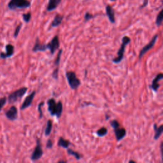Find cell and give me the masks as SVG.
I'll use <instances>...</instances> for the list:
<instances>
[{
	"instance_id": "obj_26",
	"label": "cell",
	"mask_w": 163,
	"mask_h": 163,
	"mask_svg": "<svg viewBox=\"0 0 163 163\" xmlns=\"http://www.w3.org/2000/svg\"><path fill=\"white\" fill-rule=\"evenodd\" d=\"M94 17V15H93L92 14H90V13H89V12H86V14H85L84 15V22H86L89 21H90V19H92Z\"/></svg>"
},
{
	"instance_id": "obj_37",
	"label": "cell",
	"mask_w": 163,
	"mask_h": 163,
	"mask_svg": "<svg viewBox=\"0 0 163 163\" xmlns=\"http://www.w3.org/2000/svg\"><path fill=\"white\" fill-rule=\"evenodd\" d=\"M110 1H111V2H115V1H117V0H110Z\"/></svg>"
},
{
	"instance_id": "obj_33",
	"label": "cell",
	"mask_w": 163,
	"mask_h": 163,
	"mask_svg": "<svg viewBox=\"0 0 163 163\" xmlns=\"http://www.w3.org/2000/svg\"><path fill=\"white\" fill-rule=\"evenodd\" d=\"M46 147L48 148H53V141L51 140V139H49L47 140Z\"/></svg>"
},
{
	"instance_id": "obj_28",
	"label": "cell",
	"mask_w": 163,
	"mask_h": 163,
	"mask_svg": "<svg viewBox=\"0 0 163 163\" xmlns=\"http://www.w3.org/2000/svg\"><path fill=\"white\" fill-rule=\"evenodd\" d=\"M6 102H7V97H0V112H1L4 106L6 105Z\"/></svg>"
},
{
	"instance_id": "obj_17",
	"label": "cell",
	"mask_w": 163,
	"mask_h": 163,
	"mask_svg": "<svg viewBox=\"0 0 163 163\" xmlns=\"http://www.w3.org/2000/svg\"><path fill=\"white\" fill-rule=\"evenodd\" d=\"M64 19V15H61V14H56L53 19V21H52L51 24H50V27L51 28H56L62 22Z\"/></svg>"
},
{
	"instance_id": "obj_29",
	"label": "cell",
	"mask_w": 163,
	"mask_h": 163,
	"mask_svg": "<svg viewBox=\"0 0 163 163\" xmlns=\"http://www.w3.org/2000/svg\"><path fill=\"white\" fill-rule=\"evenodd\" d=\"M22 24L21 23V24H19L16 27L15 29V31H14V37L15 38H17L19 34V32H20V31L22 28Z\"/></svg>"
},
{
	"instance_id": "obj_25",
	"label": "cell",
	"mask_w": 163,
	"mask_h": 163,
	"mask_svg": "<svg viewBox=\"0 0 163 163\" xmlns=\"http://www.w3.org/2000/svg\"><path fill=\"white\" fill-rule=\"evenodd\" d=\"M22 17L23 19V21L25 23H28V22H29L31 19V13L29 12L28 13H25V14H23L22 15Z\"/></svg>"
},
{
	"instance_id": "obj_7",
	"label": "cell",
	"mask_w": 163,
	"mask_h": 163,
	"mask_svg": "<svg viewBox=\"0 0 163 163\" xmlns=\"http://www.w3.org/2000/svg\"><path fill=\"white\" fill-rule=\"evenodd\" d=\"M47 45V48L50 50V53L52 55L54 54L56 50H57L59 47L60 43L59 40V37L57 35L54 36V38L52 39L51 41L48 43Z\"/></svg>"
},
{
	"instance_id": "obj_5",
	"label": "cell",
	"mask_w": 163,
	"mask_h": 163,
	"mask_svg": "<svg viewBox=\"0 0 163 163\" xmlns=\"http://www.w3.org/2000/svg\"><path fill=\"white\" fill-rule=\"evenodd\" d=\"M66 77L69 86L71 89H76L81 85L80 80L78 79L76 73L73 71H67L66 73Z\"/></svg>"
},
{
	"instance_id": "obj_22",
	"label": "cell",
	"mask_w": 163,
	"mask_h": 163,
	"mask_svg": "<svg viewBox=\"0 0 163 163\" xmlns=\"http://www.w3.org/2000/svg\"><path fill=\"white\" fill-rule=\"evenodd\" d=\"M67 153L69 154V155H73L75 157V158L76 159V160H80L82 158V155L79 154L76 151H74L73 150L71 149V148H67Z\"/></svg>"
},
{
	"instance_id": "obj_18",
	"label": "cell",
	"mask_w": 163,
	"mask_h": 163,
	"mask_svg": "<svg viewBox=\"0 0 163 163\" xmlns=\"http://www.w3.org/2000/svg\"><path fill=\"white\" fill-rule=\"evenodd\" d=\"M154 131H155L154 138L155 140H158L159 138V137L162 134L163 126L161 125L159 127H158L157 125H156V124H154Z\"/></svg>"
},
{
	"instance_id": "obj_23",
	"label": "cell",
	"mask_w": 163,
	"mask_h": 163,
	"mask_svg": "<svg viewBox=\"0 0 163 163\" xmlns=\"http://www.w3.org/2000/svg\"><path fill=\"white\" fill-rule=\"evenodd\" d=\"M108 129L105 127H102L96 131V134L99 137H103L107 134Z\"/></svg>"
},
{
	"instance_id": "obj_36",
	"label": "cell",
	"mask_w": 163,
	"mask_h": 163,
	"mask_svg": "<svg viewBox=\"0 0 163 163\" xmlns=\"http://www.w3.org/2000/svg\"><path fill=\"white\" fill-rule=\"evenodd\" d=\"M129 162H135L134 161H129Z\"/></svg>"
},
{
	"instance_id": "obj_15",
	"label": "cell",
	"mask_w": 163,
	"mask_h": 163,
	"mask_svg": "<svg viewBox=\"0 0 163 163\" xmlns=\"http://www.w3.org/2000/svg\"><path fill=\"white\" fill-rule=\"evenodd\" d=\"M62 0H49L47 6L46 7L47 12H52L56 10L58 6L60 5Z\"/></svg>"
},
{
	"instance_id": "obj_11",
	"label": "cell",
	"mask_w": 163,
	"mask_h": 163,
	"mask_svg": "<svg viewBox=\"0 0 163 163\" xmlns=\"http://www.w3.org/2000/svg\"><path fill=\"white\" fill-rule=\"evenodd\" d=\"M6 53H0V58L1 59H6L12 57L14 54V46L12 44H7L5 47Z\"/></svg>"
},
{
	"instance_id": "obj_21",
	"label": "cell",
	"mask_w": 163,
	"mask_h": 163,
	"mask_svg": "<svg viewBox=\"0 0 163 163\" xmlns=\"http://www.w3.org/2000/svg\"><path fill=\"white\" fill-rule=\"evenodd\" d=\"M162 12H163V10H161L159 12L158 15H157V17H156V19H155V24L158 27H160L162 23V20H163Z\"/></svg>"
},
{
	"instance_id": "obj_31",
	"label": "cell",
	"mask_w": 163,
	"mask_h": 163,
	"mask_svg": "<svg viewBox=\"0 0 163 163\" xmlns=\"http://www.w3.org/2000/svg\"><path fill=\"white\" fill-rule=\"evenodd\" d=\"M58 74H59V68L57 67L52 73V76H53V79L57 80L58 79Z\"/></svg>"
},
{
	"instance_id": "obj_16",
	"label": "cell",
	"mask_w": 163,
	"mask_h": 163,
	"mask_svg": "<svg viewBox=\"0 0 163 163\" xmlns=\"http://www.w3.org/2000/svg\"><path fill=\"white\" fill-rule=\"evenodd\" d=\"M47 49V45L46 44H43V43H41L39 41V38H37L35 43L33 46V48H32V50L35 52V53H36V52H43L45 50H46Z\"/></svg>"
},
{
	"instance_id": "obj_27",
	"label": "cell",
	"mask_w": 163,
	"mask_h": 163,
	"mask_svg": "<svg viewBox=\"0 0 163 163\" xmlns=\"http://www.w3.org/2000/svg\"><path fill=\"white\" fill-rule=\"evenodd\" d=\"M45 102L42 101L40 103H39V105L38 106V110L39 112V118L42 119L43 117V112H42V107L44 105Z\"/></svg>"
},
{
	"instance_id": "obj_9",
	"label": "cell",
	"mask_w": 163,
	"mask_h": 163,
	"mask_svg": "<svg viewBox=\"0 0 163 163\" xmlns=\"http://www.w3.org/2000/svg\"><path fill=\"white\" fill-rule=\"evenodd\" d=\"M5 116L6 118L11 121H14L18 118V110L15 106H12L5 112Z\"/></svg>"
},
{
	"instance_id": "obj_35",
	"label": "cell",
	"mask_w": 163,
	"mask_h": 163,
	"mask_svg": "<svg viewBox=\"0 0 163 163\" xmlns=\"http://www.w3.org/2000/svg\"><path fill=\"white\" fill-rule=\"evenodd\" d=\"M66 161H59V162H66Z\"/></svg>"
},
{
	"instance_id": "obj_19",
	"label": "cell",
	"mask_w": 163,
	"mask_h": 163,
	"mask_svg": "<svg viewBox=\"0 0 163 163\" xmlns=\"http://www.w3.org/2000/svg\"><path fill=\"white\" fill-rule=\"evenodd\" d=\"M57 145H58V146L67 149L69 148L70 145H71V142L67 140L64 139L63 137H60V138H59Z\"/></svg>"
},
{
	"instance_id": "obj_8",
	"label": "cell",
	"mask_w": 163,
	"mask_h": 163,
	"mask_svg": "<svg viewBox=\"0 0 163 163\" xmlns=\"http://www.w3.org/2000/svg\"><path fill=\"white\" fill-rule=\"evenodd\" d=\"M158 38V35L157 34L155 35L152 37V38L151 39V40L150 41V42L148 44H147L144 47L142 48V49L140 52V54H139V59H140L147 53V52L149 50H151V49H152L154 47L156 41H157Z\"/></svg>"
},
{
	"instance_id": "obj_6",
	"label": "cell",
	"mask_w": 163,
	"mask_h": 163,
	"mask_svg": "<svg viewBox=\"0 0 163 163\" xmlns=\"http://www.w3.org/2000/svg\"><path fill=\"white\" fill-rule=\"evenodd\" d=\"M43 152L42 148V145H41V141L40 139L37 138H36V145L34 149L33 152H32L31 155V159L32 161H35L38 159H40L43 155Z\"/></svg>"
},
{
	"instance_id": "obj_13",
	"label": "cell",
	"mask_w": 163,
	"mask_h": 163,
	"mask_svg": "<svg viewBox=\"0 0 163 163\" xmlns=\"http://www.w3.org/2000/svg\"><path fill=\"white\" fill-rule=\"evenodd\" d=\"M105 12L107 16L108 17L110 22L112 24L115 22V11L112 6L107 5L105 7Z\"/></svg>"
},
{
	"instance_id": "obj_30",
	"label": "cell",
	"mask_w": 163,
	"mask_h": 163,
	"mask_svg": "<svg viewBox=\"0 0 163 163\" xmlns=\"http://www.w3.org/2000/svg\"><path fill=\"white\" fill-rule=\"evenodd\" d=\"M110 124L111 127H113L114 129H117V128H118V127H120V124H119V122L117 121H116V120H113V121H111V122H110Z\"/></svg>"
},
{
	"instance_id": "obj_24",
	"label": "cell",
	"mask_w": 163,
	"mask_h": 163,
	"mask_svg": "<svg viewBox=\"0 0 163 163\" xmlns=\"http://www.w3.org/2000/svg\"><path fill=\"white\" fill-rule=\"evenodd\" d=\"M62 53H63V49H61V50H59V51L58 52L57 56V57L56 58V59H55L54 65H55L56 66H57V67H58L59 65V63H60V61H61V57Z\"/></svg>"
},
{
	"instance_id": "obj_4",
	"label": "cell",
	"mask_w": 163,
	"mask_h": 163,
	"mask_svg": "<svg viewBox=\"0 0 163 163\" xmlns=\"http://www.w3.org/2000/svg\"><path fill=\"white\" fill-rule=\"evenodd\" d=\"M28 89L26 87H22L20 89L14 91V92L11 93L8 96V103L12 104V103H14L20 100L25 94V93H26Z\"/></svg>"
},
{
	"instance_id": "obj_20",
	"label": "cell",
	"mask_w": 163,
	"mask_h": 163,
	"mask_svg": "<svg viewBox=\"0 0 163 163\" xmlns=\"http://www.w3.org/2000/svg\"><path fill=\"white\" fill-rule=\"evenodd\" d=\"M52 129H53V122L50 120H49L47 122V125L45 129V135L47 136H49L51 133Z\"/></svg>"
},
{
	"instance_id": "obj_1",
	"label": "cell",
	"mask_w": 163,
	"mask_h": 163,
	"mask_svg": "<svg viewBox=\"0 0 163 163\" xmlns=\"http://www.w3.org/2000/svg\"><path fill=\"white\" fill-rule=\"evenodd\" d=\"M48 110L52 116H56L59 119L63 113V103L61 101L56 103L54 98H50L47 101Z\"/></svg>"
},
{
	"instance_id": "obj_10",
	"label": "cell",
	"mask_w": 163,
	"mask_h": 163,
	"mask_svg": "<svg viewBox=\"0 0 163 163\" xmlns=\"http://www.w3.org/2000/svg\"><path fill=\"white\" fill-rule=\"evenodd\" d=\"M35 94H36V91L33 90L31 94H29L26 97H25V100H24V101L22 104L21 107V110H24L25 109H26L31 105L32 101H33L34 97L35 96Z\"/></svg>"
},
{
	"instance_id": "obj_3",
	"label": "cell",
	"mask_w": 163,
	"mask_h": 163,
	"mask_svg": "<svg viewBox=\"0 0 163 163\" xmlns=\"http://www.w3.org/2000/svg\"><path fill=\"white\" fill-rule=\"evenodd\" d=\"M31 5V2L29 0H10L8 3V8L11 10H15L28 8Z\"/></svg>"
},
{
	"instance_id": "obj_2",
	"label": "cell",
	"mask_w": 163,
	"mask_h": 163,
	"mask_svg": "<svg viewBox=\"0 0 163 163\" xmlns=\"http://www.w3.org/2000/svg\"><path fill=\"white\" fill-rule=\"evenodd\" d=\"M130 42H131V38L129 36H124L122 38L121 47L119 48L118 52H117V56L112 59V62L114 63L117 64L122 61L124 58V56L126 46L130 43Z\"/></svg>"
},
{
	"instance_id": "obj_34",
	"label": "cell",
	"mask_w": 163,
	"mask_h": 163,
	"mask_svg": "<svg viewBox=\"0 0 163 163\" xmlns=\"http://www.w3.org/2000/svg\"><path fill=\"white\" fill-rule=\"evenodd\" d=\"M162 145H163V143L162 142H161V145H160V150H161V159H162V148H163V147H162Z\"/></svg>"
},
{
	"instance_id": "obj_32",
	"label": "cell",
	"mask_w": 163,
	"mask_h": 163,
	"mask_svg": "<svg viewBox=\"0 0 163 163\" xmlns=\"http://www.w3.org/2000/svg\"><path fill=\"white\" fill-rule=\"evenodd\" d=\"M148 2H149V0H143L142 5L140 6V9H142L143 8H145L146 6H147L148 5Z\"/></svg>"
},
{
	"instance_id": "obj_14",
	"label": "cell",
	"mask_w": 163,
	"mask_h": 163,
	"mask_svg": "<svg viewBox=\"0 0 163 163\" xmlns=\"http://www.w3.org/2000/svg\"><path fill=\"white\" fill-rule=\"evenodd\" d=\"M114 133L117 141L122 140L126 135V130L123 127H118L114 129Z\"/></svg>"
},
{
	"instance_id": "obj_12",
	"label": "cell",
	"mask_w": 163,
	"mask_h": 163,
	"mask_svg": "<svg viewBox=\"0 0 163 163\" xmlns=\"http://www.w3.org/2000/svg\"><path fill=\"white\" fill-rule=\"evenodd\" d=\"M163 79V75L162 73H159L153 79L152 82V84L151 85V88L154 91V92H157L158 90L161 85L159 83V81Z\"/></svg>"
}]
</instances>
